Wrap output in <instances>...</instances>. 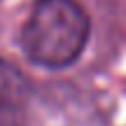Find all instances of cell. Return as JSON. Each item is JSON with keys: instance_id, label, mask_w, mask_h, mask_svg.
<instances>
[{"instance_id": "obj_1", "label": "cell", "mask_w": 126, "mask_h": 126, "mask_svg": "<svg viewBox=\"0 0 126 126\" xmlns=\"http://www.w3.org/2000/svg\"><path fill=\"white\" fill-rule=\"evenodd\" d=\"M89 33V14L77 0H35L19 40L35 65L61 70L82 56Z\"/></svg>"}, {"instance_id": "obj_2", "label": "cell", "mask_w": 126, "mask_h": 126, "mask_svg": "<svg viewBox=\"0 0 126 126\" xmlns=\"http://www.w3.org/2000/svg\"><path fill=\"white\" fill-rule=\"evenodd\" d=\"M31 96V79L16 65L0 59V126H26Z\"/></svg>"}]
</instances>
